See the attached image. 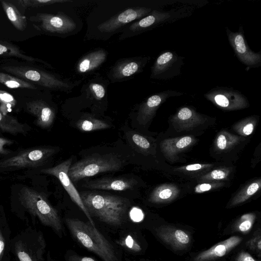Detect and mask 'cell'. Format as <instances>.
<instances>
[{
  "label": "cell",
  "mask_w": 261,
  "mask_h": 261,
  "mask_svg": "<svg viewBox=\"0 0 261 261\" xmlns=\"http://www.w3.org/2000/svg\"><path fill=\"white\" fill-rule=\"evenodd\" d=\"M84 206L92 217L114 227L122 225L125 221L130 205L124 197L84 191L80 193Z\"/></svg>",
  "instance_id": "1"
},
{
  "label": "cell",
  "mask_w": 261,
  "mask_h": 261,
  "mask_svg": "<svg viewBox=\"0 0 261 261\" xmlns=\"http://www.w3.org/2000/svg\"><path fill=\"white\" fill-rule=\"evenodd\" d=\"M65 224L73 238L88 250L103 261H118L112 244L88 222L75 218H66Z\"/></svg>",
  "instance_id": "2"
},
{
  "label": "cell",
  "mask_w": 261,
  "mask_h": 261,
  "mask_svg": "<svg viewBox=\"0 0 261 261\" xmlns=\"http://www.w3.org/2000/svg\"><path fill=\"white\" fill-rule=\"evenodd\" d=\"M19 197L25 208L37 216L43 225L51 227L62 237L63 227L60 217L42 193L24 187L20 191Z\"/></svg>",
  "instance_id": "3"
},
{
  "label": "cell",
  "mask_w": 261,
  "mask_h": 261,
  "mask_svg": "<svg viewBox=\"0 0 261 261\" xmlns=\"http://www.w3.org/2000/svg\"><path fill=\"white\" fill-rule=\"evenodd\" d=\"M123 166V162L117 155L94 154L71 165L68 174L72 182H76L101 173L120 170Z\"/></svg>",
  "instance_id": "4"
},
{
  "label": "cell",
  "mask_w": 261,
  "mask_h": 261,
  "mask_svg": "<svg viewBox=\"0 0 261 261\" xmlns=\"http://www.w3.org/2000/svg\"><path fill=\"white\" fill-rule=\"evenodd\" d=\"M3 68L22 80L35 83L47 88L64 91H68L71 89L68 83L39 69L22 66H7Z\"/></svg>",
  "instance_id": "5"
},
{
  "label": "cell",
  "mask_w": 261,
  "mask_h": 261,
  "mask_svg": "<svg viewBox=\"0 0 261 261\" xmlns=\"http://www.w3.org/2000/svg\"><path fill=\"white\" fill-rule=\"evenodd\" d=\"M204 96L216 106L224 110H238L249 106L246 97L239 91L231 88L217 87L208 91Z\"/></svg>",
  "instance_id": "6"
},
{
  "label": "cell",
  "mask_w": 261,
  "mask_h": 261,
  "mask_svg": "<svg viewBox=\"0 0 261 261\" xmlns=\"http://www.w3.org/2000/svg\"><path fill=\"white\" fill-rule=\"evenodd\" d=\"M56 152L55 148L50 147L27 149L1 162L0 167L4 168L36 167L45 163Z\"/></svg>",
  "instance_id": "7"
},
{
  "label": "cell",
  "mask_w": 261,
  "mask_h": 261,
  "mask_svg": "<svg viewBox=\"0 0 261 261\" xmlns=\"http://www.w3.org/2000/svg\"><path fill=\"white\" fill-rule=\"evenodd\" d=\"M227 38L238 59L248 68H256L261 65V53H255L249 47L242 26L236 32L226 28Z\"/></svg>",
  "instance_id": "8"
},
{
  "label": "cell",
  "mask_w": 261,
  "mask_h": 261,
  "mask_svg": "<svg viewBox=\"0 0 261 261\" xmlns=\"http://www.w3.org/2000/svg\"><path fill=\"white\" fill-rule=\"evenodd\" d=\"M71 162L72 159L70 158L55 167L44 169L41 170V172L44 174L55 176L60 180L71 199L83 212L88 218V221L92 226L96 227L93 218L84 205L80 193L76 190L68 176V170L71 165Z\"/></svg>",
  "instance_id": "9"
},
{
  "label": "cell",
  "mask_w": 261,
  "mask_h": 261,
  "mask_svg": "<svg viewBox=\"0 0 261 261\" xmlns=\"http://www.w3.org/2000/svg\"><path fill=\"white\" fill-rule=\"evenodd\" d=\"M184 57L175 52L165 51L156 58L151 67L150 77L158 80H168L180 74Z\"/></svg>",
  "instance_id": "10"
},
{
  "label": "cell",
  "mask_w": 261,
  "mask_h": 261,
  "mask_svg": "<svg viewBox=\"0 0 261 261\" xmlns=\"http://www.w3.org/2000/svg\"><path fill=\"white\" fill-rule=\"evenodd\" d=\"M30 20L39 22V26L42 30L51 33H68L75 28L74 21L69 17L62 15L38 13L31 16Z\"/></svg>",
  "instance_id": "11"
},
{
  "label": "cell",
  "mask_w": 261,
  "mask_h": 261,
  "mask_svg": "<svg viewBox=\"0 0 261 261\" xmlns=\"http://www.w3.org/2000/svg\"><path fill=\"white\" fill-rule=\"evenodd\" d=\"M151 12L149 8H130L100 24L97 28L102 33H112L135 20L144 17Z\"/></svg>",
  "instance_id": "12"
},
{
  "label": "cell",
  "mask_w": 261,
  "mask_h": 261,
  "mask_svg": "<svg viewBox=\"0 0 261 261\" xmlns=\"http://www.w3.org/2000/svg\"><path fill=\"white\" fill-rule=\"evenodd\" d=\"M181 92L166 90L149 97L139 107L137 120L141 125H145L154 116L160 106L170 97L183 95Z\"/></svg>",
  "instance_id": "13"
},
{
  "label": "cell",
  "mask_w": 261,
  "mask_h": 261,
  "mask_svg": "<svg viewBox=\"0 0 261 261\" xmlns=\"http://www.w3.org/2000/svg\"><path fill=\"white\" fill-rule=\"evenodd\" d=\"M155 232L161 240L175 250H183L191 243L189 233L173 226L162 225L156 228Z\"/></svg>",
  "instance_id": "14"
},
{
  "label": "cell",
  "mask_w": 261,
  "mask_h": 261,
  "mask_svg": "<svg viewBox=\"0 0 261 261\" xmlns=\"http://www.w3.org/2000/svg\"><path fill=\"white\" fill-rule=\"evenodd\" d=\"M137 184L133 178L103 177L87 181L83 186L91 190L122 191L133 189Z\"/></svg>",
  "instance_id": "15"
},
{
  "label": "cell",
  "mask_w": 261,
  "mask_h": 261,
  "mask_svg": "<svg viewBox=\"0 0 261 261\" xmlns=\"http://www.w3.org/2000/svg\"><path fill=\"white\" fill-rule=\"evenodd\" d=\"M206 120L205 117L190 107L180 108L171 119L173 125L178 131L191 129Z\"/></svg>",
  "instance_id": "16"
},
{
  "label": "cell",
  "mask_w": 261,
  "mask_h": 261,
  "mask_svg": "<svg viewBox=\"0 0 261 261\" xmlns=\"http://www.w3.org/2000/svg\"><path fill=\"white\" fill-rule=\"evenodd\" d=\"M242 238L234 236L220 242L209 249L198 253L194 261H212L229 253L242 241Z\"/></svg>",
  "instance_id": "17"
},
{
  "label": "cell",
  "mask_w": 261,
  "mask_h": 261,
  "mask_svg": "<svg viewBox=\"0 0 261 261\" xmlns=\"http://www.w3.org/2000/svg\"><path fill=\"white\" fill-rule=\"evenodd\" d=\"M28 111L36 118V123L43 128L49 127L53 124L55 114L54 111L45 101L35 100L27 102Z\"/></svg>",
  "instance_id": "18"
},
{
  "label": "cell",
  "mask_w": 261,
  "mask_h": 261,
  "mask_svg": "<svg viewBox=\"0 0 261 261\" xmlns=\"http://www.w3.org/2000/svg\"><path fill=\"white\" fill-rule=\"evenodd\" d=\"M173 15L169 11L153 10L148 15L132 24L128 28L131 33H140L168 20H171Z\"/></svg>",
  "instance_id": "19"
},
{
  "label": "cell",
  "mask_w": 261,
  "mask_h": 261,
  "mask_svg": "<svg viewBox=\"0 0 261 261\" xmlns=\"http://www.w3.org/2000/svg\"><path fill=\"white\" fill-rule=\"evenodd\" d=\"M194 141L191 136H184L164 140L160 144L161 151L170 161L175 160L178 153L190 146Z\"/></svg>",
  "instance_id": "20"
},
{
  "label": "cell",
  "mask_w": 261,
  "mask_h": 261,
  "mask_svg": "<svg viewBox=\"0 0 261 261\" xmlns=\"http://www.w3.org/2000/svg\"><path fill=\"white\" fill-rule=\"evenodd\" d=\"M106 57L107 54L103 49L89 53L80 60L76 67L77 71L81 73L90 72L104 62Z\"/></svg>",
  "instance_id": "21"
},
{
  "label": "cell",
  "mask_w": 261,
  "mask_h": 261,
  "mask_svg": "<svg viewBox=\"0 0 261 261\" xmlns=\"http://www.w3.org/2000/svg\"><path fill=\"white\" fill-rule=\"evenodd\" d=\"M143 64L140 61L125 60L118 62L112 70V77L114 80H120L130 77L138 72Z\"/></svg>",
  "instance_id": "22"
},
{
  "label": "cell",
  "mask_w": 261,
  "mask_h": 261,
  "mask_svg": "<svg viewBox=\"0 0 261 261\" xmlns=\"http://www.w3.org/2000/svg\"><path fill=\"white\" fill-rule=\"evenodd\" d=\"M179 192L176 186L171 184H164L156 187L151 192L149 201L152 203H165L175 198Z\"/></svg>",
  "instance_id": "23"
},
{
  "label": "cell",
  "mask_w": 261,
  "mask_h": 261,
  "mask_svg": "<svg viewBox=\"0 0 261 261\" xmlns=\"http://www.w3.org/2000/svg\"><path fill=\"white\" fill-rule=\"evenodd\" d=\"M0 2L5 13L14 27L19 31H24L27 25L25 17L10 2L6 1Z\"/></svg>",
  "instance_id": "24"
},
{
  "label": "cell",
  "mask_w": 261,
  "mask_h": 261,
  "mask_svg": "<svg viewBox=\"0 0 261 261\" xmlns=\"http://www.w3.org/2000/svg\"><path fill=\"white\" fill-rule=\"evenodd\" d=\"M0 128L4 132L12 135L22 134L25 135L28 126L21 123L14 117L5 115L0 112Z\"/></svg>",
  "instance_id": "25"
},
{
  "label": "cell",
  "mask_w": 261,
  "mask_h": 261,
  "mask_svg": "<svg viewBox=\"0 0 261 261\" xmlns=\"http://www.w3.org/2000/svg\"><path fill=\"white\" fill-rule=\"evenodd\" d=\"M76 125L79 129L85 132L107 129L110 127V125L105 121L92 117L80 119L77 122Z\"/></svg>",
  "instance_id": "26"
},
{
  "label": "cell",
  "mask_w": 261,
  "mask_h": 261,
  "mask_svg": "<svg viewBox=\"0 0 261 261\" xmlns=\"http://www.w3.org/2000/svg\"><path fill=\"white\" fill-rule=\"evenodd\" d=\"M260 187V180L248 184L233 197L230 206H236L246 201L255 194L259 190Z\"/></svg>",
  "instance_id": "27"
},
{
  "label": "cell",
  "mask_w": 261,
  "mask_h": 261,
  "mask_svg": "<svg viewBox=\"0 0 261 261\" xmlns=\"http://www.w3.org/2000/svg\"><path fill=\"white\" fill-rule=\"evenodd\" d=\"M0 83L11 89L25 88L35 90L37 87L33 84L20 78L0 72Z\"/></svg>",
  "instance_id": "28"
},
{
  "label": "cell",
  "mask_w": 261,
  "mask_h": 261,
  "mask_svg": "<svg viewBox=\"0 0 261 261\" xmlns=\"http://www.w3.org/2000/svg\"><path fill=\"white\" fill-rule=\"evenodd\" d=\"M0 56L14 57L30 62H34L38 59L27 56L19 48L7 42H0Z\"/></svg>",
  "instance_id": "29"
},
{
  "label": "cell",
  "mask_w": 261,
  "mask_h": 261,
  "mask_svg": "<svg viewBox=\"0 0 261 261\" xmlns=\"http://www.w3.org/2000/svg\"><path fill=\"white\" fill-rule=\"evenodd\" d=\"M241 138L226 131L220 132L216 140L217 148L221 151L227 150L236 145Z\"/></svg>",
  "instance_id": "30"
},
{
  "label": "cell",
  "mask_w": 261,
  "mask_h": 261,
  "mask_svg": "<svg viewBox=\"0 0 261 261\" xmlns=\"http://www.w3.org/2000/svg\"><path fill=\"white\" fill-rule=\"evenodd\" d=\"M255 216L253 213H249L242 216L233 225L234 231L246 234L251 229L254 221Z\"/></svg>",
  "instance_id": "31"
},
{
  "label": "cell",
  "mask_w": 261,
  "mask_h": 261,
  "mask_svg": "<svg viewBox=\"0 0 261 261\" xmlns=\"http://www.w3.org/2000/svg\"><path fill=\"white\" fill-rule=\"evenodd\" d=\"M117 243L125 250L132 253H138L142 250L139 241L131 234H127L121 237Z\"/></svg>",
  "instance_id": "32"
},
{
  "label": "cell",
  "mask_w": 261,
  "mask_h": 261,
  "mask_svg": "<svg viewBox=\"0 0 261 261\" xmlns=\"http://www.w3.org/2000/svg\"><path fill=\"white\" fill-rule=\"evenodd\" d=\"M15 250L19 261H40L33 251L21 242L16 244Z\"/></svg>",
  "instance_id": "33"
},
{
  "label": "cell",
  "mask_w": 261,
  "mask_h": 261,
  "mask_svg": "<svg viewBox=\"0 0 261 261\" xmlns=\"http://www.w3.org/2000/svg\"><path fill=\"white\" fill-rule=\"evenodd\" d=\"M17 103L14 97L6 91L0 90V112L7 115Z\"/></svg>",
  "instance_id": "34"
},
{
  "label": "cell",
  "mask_w": 261,
  "mask_h": 261,
  "mask_svg": "<svg viewBox=\"0 0 261 261\" xmlns=\"http://www.w3.org/2000/svg\"><path fill=\"white\" fill-rule=\"evenodd\" d=\"M256 122L254 117L246 118L236 124L234 129L242 136H249L253 132Z\"/></svg>",
  "instance_id": "35"
},
{
  "label": "cell",
  "mask_w": 261,
  "mask_h": 261,
  "mask_svg": "<svg viewBox=\"0 0 261 261\" xmlns=\"http://www.w3.org/2000/svg\"><path fill=\"white\" fill-rule=\"evenodd\" d=\"M70 2L68 0H19L16 2L18 5L24 8H34L46 5L54 4L55 3H65Z\"/></svg>",
  "instance_id": "36"
},
{
  "label": "cell",
  "mask_w": 261,
  "mask_h": 261,
  "mask_svg": "<svg viewBox=\"0 0 261 261\" xmlns=\"http://www.w3.org/2000/svg\"><path fill=\"white\" fill-rule=\"evenodd\" d=\"M246 247L256 253L259 257L261 255V235L259 228L255 231L252 237L246 243Z\"/></svg>",
  "instance_id": "37"
},
{
  "label": "cell",
  "mask_w": 261,
  "mask_h": 261,
  "mask_svg": "<svg viewBox=\"0 0 261 261\" xmlns=\"http://www.w3.org/2000/svg\"><path fill=\"white\" fill-rule=\"evenodd\" d=\"M228 174V171L223 169H218L211 171L210 173L202 177V179L208 180H222L225 178Z\"/></svg>",
  "instance_id": "38"
},
{
  "label": "cell",
  "mask_w": 261,
  "mask_h": 261,
  "mask_svg": "<svg viewBox=\"0 0 261 261\" xmlns=\"http://www.w3.org/2000/svg\"><path fill=\"white\" fill-rule=\"evenodd\" d=\"M133 143L139 148L143 150H147L150 148V144L148 140L144 136L133 134L131 136Z\"/></svg>",
  "instance_id": "39"
},
{
  "label": "cell",
  "mask_w": 261,
  "mask_h": 261,
  "mask_svg": "<svg viewBox=\"0 0 261 261\" xmlns=\"http://www.w3.org/2000/svg\"><path fill=\"white\" fill-rule=\"evenodd\" d=\"M66 261H97L92 257L82 256L73 250H68L65 255Z\"/></svg>",
  "instance_id": "40"
},
{
  "label": "cell",
  "mask_w": 261,
  "mask_h": 261,
  "mask_svg": "<svg viewBox=\"0 0 261 261\" xmlns=\"http://www.w3.org/2000/svg\"><path fill=\"white\" fill-rule=\"evenodd\" d=\"M90 89L93 96L98 100L102 99L105 95V89L100 84L92 83L90 85Z\"/></svg>",
  "instance_id": "41"
},
{
  "label": "cell",
  "mask_w": 261,
  "mask_h": 261,
  "mask_svg": "<svg viewBox=\"0 0 261 261\" xmlns=\"http://www.w3.org/2000/svg\"><path fill=\"white\" fill-rule=\"evenodd\" d=\"M217 186L216 184L203 183L197 185L195 189L194 192L196 193H202L211 190Z\"/></svg>",
  "instance_id": "42"
},
{
  "label": "cell",
  "mask_w": 261,
  "mask_h": 261,
  "mask_svg": "<svg viewBox=\"0 0 261 261\" xmlns=\"http://www.w3.org/2000/svg\"><path fill=\"white\" fill-rule=\"evenodd\" d=\"M234 261H259L255 259L249 253L242 251L237 256Z\"/></svg>",
  "instance_id": "43"
},
{
  "label": "cell",
  "mask_w": 261,
  "mask_h": 261,
  "mask_svg": "<svg viewBox=\"0 0 261 261\" xmlns=\"http://www.w3.org/2000/svg\"><path fill=\"white\" fill-rule=\"evenodd\" d=\"M13 143V140L0 137V154H8L9 151L5 148L4 146L6 145H11Z\"/></svg>",
  "instance_id": "44"
},
{
  "label": "cell",
  "mask_w": 261,
  "mask_h": 261,
  "mask_svg": "<svg viewBox=\"0 0 261 261\" xmlns=\"http://www.w3.org/2000/svg\"><path fill=\"white\" fill-rule=\"evenodd\" d=\"M210 166H211V165L193 164L186 166L184 168V170L188 171H194L208 167Z\"/></svg>",
  "instance_id": "45"
},
{
  "label": "cell",
  "mask_w": 261,
  "mask_h": 261,
  "mask_svg": "<svg viewBox=\"0 0 261 261\" xmlns=\"http://www.w3.org/2000/svg\"><path fill=\"white\" fill-rule=\"evenodd\" d=\"M5 240L4 239L2 233L1 231L0 230V260L3 256L4 250H5Z\"/></svg>",
  "instance_id": "46"
},
{
  "label": "cell",
  "mask_w": 261,
  "mask_h": 261,
  "mask_svg": "<svg viewBox=\"0 0 261 261\" xmlns=\"http://www.w3.org/2000/svg\"><path fill=\"white\" fill-rule=\"evenodd\" d=\"M131 215L133 216V218L136 219H139L142 215V213L140 210L135 208L131 212Z\"/></svg>",
  "instance_id": "47"
},
{
  "label": "cell",
  "mask_w": 261,
  "mask_h": 261,
  "mask_svg": "<svg viewBox=\"0 0 261 261\" xmlns=\"http://www.w3.org/2000/svg\"><path fill=\"white\" fill-rule=\"evenodd\" d=\"M47 261H55L50 257L49 254L47 255Z\"/></svg>",
  "instance_id": "48"
},
{
  "label": "cell",
  "mask_w": 261,
  "mask_h": 261,
  "mask_svg": "<svg viewBox=\"0 0 261 261\" xmlns=\"http://www.w3.org/2000/svg\"><path fill=\"white\" fill-rule=\"evenodd\" d=\"M139 261H154V260H150V259H141Z\"/></svg>",
  "instance_id": "49"
}]
</instances>
